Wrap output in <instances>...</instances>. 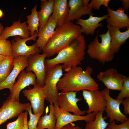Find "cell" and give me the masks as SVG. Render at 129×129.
I'll use <instances>...</instances> for the list:
<instances>
[{
    "instance_id": "34",
    "label": "cell",
    "mask_w": 129,
    "mask_h": 129,
    "mask_svg": "<svg viewBox=\"0 0 129 129\" xmlns=\"http://www.w3.org/2000/svg\"><path fill=\"white\" fill-rule=\"evenodd\" d=\"M108 126V127L105 129H129V118L125 122L118 125L116 124L115 121H113L110 123Z\"/></svg>"
},
{
    "instance_id": "5",
    "label": "cell",
    "mask_w": 129,
    "mask_h": 129,
    "mask_svg": "<svg viewBox=\"0 0 129 129\" xmlns=\"http://www.w3.org/2000/svg\"><path fill=\"white\" fill-rule=\"evenodd\" d=\"M62 65L56 64L48 70L43 87L46 96L45 100L50 104L58 103L59 92L57 84L63 74Z\"/></svg>"
},
{
    "instance_id": "13",
    "label": "cell",
    "mask_w": 129,
    "mask_h": 129,
    "mask_svg": "<svg viewBox=\"0 0 129 129\" xmlns=\"http://www.w3.org/2000/svg\"><path fill=\"white\" fill-rule=\"evenodd\" d=\"M43 87L36 83L32 88L25 89L23 91L24 96L30 101L34 114L44 112L46 96Z\"/></svg>"
},
{
    "instance_id": "17",
    "label": "cell",
    "mask_w": 129,
    "mask_h": 129,
    "mask_svg": "<svg viewBox=\"0 0 129 129\" xmlns=\"http://www.w3.org/2000/svg\"><path fill=\"white\" fill-rule=\"evenodd\" d=\"M27 64V57L25 56H20L14 58L13 68L6 79L0 83V91L8 88L11 92L16 78Z\"/></svg>"
},
{
    "instance_id": "12",
    "label": "cell",
    "mask_w": 129,
    "mask_h": 129,
    "mask_svg": "<svg viewBox=\"0 0 129 129\" xmlns=\"http://www.w3.org/2000/svg\"><path fill=\"white\" fill-rule=\"evenodd\" d=\"M101 91L107 100L104 111L106 113L107 117L109 118L110 123L116 120L117 122L123 123L127 120L129 118L120 109V105L123 99L118 100L112 98L110 95L109 90L106 87Z\"/></svg>"
},
{
    "instance_id": "22",
    "label": "cell",
    "mask_w": 129,
    "mask_h": 129,
    "mask_svg": "<svg viewBox=\"0 0 129 129\" xmlns=\"http://www.w3.org/2000/svg\"><path fill=\"white\" fill-rule=\"evenodd\" d=\"M57 25L52 15L45 26L38 32V38L36 42L37 46L42 51L49 39L52 37Z\"/></svg>"
},
{
    "instance_id": "26",
    "label": "cell",
    "mask_w": 129,
    "mask_h": 129,
    "mask_svg": "<svg viewBox=\"0 0 129 129\" xmlns=\"http://www.w3.org/2000/svg\"><path fill=\"white\" fill-rule=\"evenodd\" d=\"M37 6L35 5L31 10L30 15L27 16V29L30 32V36L33 35L35 32L38 33L39 25V19L37 11Z\"/></svg>"
},
{
    "instance_id": "33",
    "label": "cell",
    "mask_w": 129,
    "mask_h": 129,
    "mask_svg": "<svg viewBox=\"0 0 129 129\" xmlns=\"http://www.w3.org/2000/svg\"><path fill=\"white\" fill-rule=\"evenodd\" d=\"M110 1V0H92L88 5L92 9L99 10L102 5L107 8L108 7Z\"/></svg>"
},
{
    "instance_id": "36",
    "label": "cell",
    "mask_w": 129,
    "mask_h": 129,
    "mask_svg": "<svg viewBox=\"0 0 129 129\" xmlns=\"http://www.w3.org/2000/svg\"><path fill=\"white\" fill-rule=\"evenodd\" d=\"M61 129H82L81 127L75 126V124L71 123L62 127Z\"/></svg>"
},
{
    "instance_id": "29",
    "label": "cell",
    "mask_w": 129,
    "mask_h": 129,
    "mask_svg": "<svg viewBox=\"0 0 129 129\" xmlns=\"http://www.w3.org/2000/svg\"><path fill=\"white\" fill-rule=\"evenodd\" d=\"M29 115V119L27 121V124L28 129H37L38 123L40 118L43 112H40L36 114L33 113L30 104L26 108Z\"/></svg>"
},
{
    "instance_id": "32",
    "label": "cell",
    "mask_w": 129,
    "mask_h": 129,
    "mask_svg": "<svg viewBox=\"0 0 129 129\" xmlns=\"http://www.w3.org/2000/svg\"><path fill=\"white\" fill-rule=\"evenodd\" d=\"M116 99L120 100L129 97V77H125L121 89Z\"/></svg>"
},
{
    "instance_id": "23",
    "label": "cell",
    "mask_w": 129,
    "mask_h": 129,
    "mask_svg": "<svg viewBox=\"0 0 129 129\" xmlns=\"http://www.w3.org/2000/svg\"><path fill=\"white\" fill-rule=\"evenodd\" d=\"M69 7L67 0H54V6L51 15L57 26L64 24L69 11Z\"/></svg>"
},
{
    "instance_id": "24",
    "label": "cell",
    "mask_w": 129,
    "mask_h": 129,
    "mask_svg": "<svg viewBox=\"0 0 129 129\" xmlns=\"http://www.w3.org/2000/svg\"><path fill=\"white\" fill-rule=\"evenodd\" d=\"M41 9L38 11L39 19L38 32L45 26L54 9V0H41Z\"/></svg>"
},
{
    "instance_id": "18",
    "label": "cell",
    "mask_w": 129,
    "mask_h": 129,
    "mask_svg": "<svg viewBox=\"0 0 129 129\" xmlns=\"http://www.w3.org/2000/svg\"><path fill=\"white\" fill-rule=\"evenodd\" d=\"M110 38V49L114 54L119 51L121 46L124 44L129 38V27L124 32L120 31L118 27L107 24Z\"/></svg>"
},
{
    "instance_id": "25",
    "label": "cell",
    "mask_w": 129,
    "mask_h": 129,
    "mask_svg": "<svg viewBox=\"0 0 129 129\" xmlns=\"http://www.w3.org/2000/svg\"><path fill=\"white\" fill-rule=\"evenodd\" d=\"M49 113L41 117L38 120L37 129H55L56 119L55 116L53 104H50Z\"/></svg>"
},
{
    "instance_id": "31",
    "label": "cell",
    "mask_w": 129,
    "mask_h": 129,
    "mask_svg": "<svg viewBox=\"0 0 129 129\" xmlns=\"http://www.w3.org/2000/svg\"><path fill=\"white\" fill-rule=\"evenodd\" d=\"M24 112H22L18 116L15 121L8 123L6 129H23L24 124Z\"/></svg>"
},
{
    "instance_id": "30",
    "label": "cell",
    "mask_w": 129,
    "mask_h": 129,
    "mask_svg": "<svg viewBox=\"0 0 129 129\" xmlns=\"http://www.w3.org/2000/svg\"><path fill=\"white\" fill-rule=\"evenodd\" d=\"M0 54L6 56L13 57L11 41L5 39L0 35Z\"/></svg>"
},
{
    "instance_id": "20",
    "label": "cell",
    "mask_w": 129,
    "mask_h": 129,
    "mask_svg": "<svg viewBox=\"0 0 129 129\" xmlns=\"http://www.w3.org/2000/svg\"><path fill=\"white\" fill-rule=\"evenodd\" d=\"M109 16L108 14L103 16L98 17L90 15L87 19L80 18L77 20L76 24L80 26L82 33L86 35H93L95 30L98 27L102 26L103 24L100 22L106 19Z\"/></svg>"
},
{
    "instance_id": "11",
    "label": "cell",
    "mask_w": 129,
    "mask_h": 129,
    "mask_svg": "<svg viewBox=\"0 0 129 129\" xmlns=\"http://www.w3.org/2000/svg\"><path fill=\"white\" fill-rule=\"evenodd\" d=\"M77 92H61L59 93L57 105L62 110L75 115L82 116L85 114L86 111L81 110L77 103L82 100L81 98L76 97Z\"/></svg>"
},
{
    "instance_id": "14",
    "label": "cell",
    "mask_w": 129,
    "mask_h": 129,
    "mask_svg": "<svg viewBox=\"0 0 129 129\" xmlns=\"http://www.w3.org/2000/svg\"><path fill=\"white\" fill-rule=\"evenodd\" d=\"M126 77L112 68L100 72L97 74V78L108 89L120 91Z\"/></svg>"
},
{
    "instance_id": "1",
    "label": "cell",
    "mask_w": 129,
    "mask_h": 129,
    "mask_svg": "<svg viewBox=\"0 0 129 129\" xmlns=\"http://www.w3.org/2000/svg\"><path fill=\"white\" fill-rule=\"evenodd\" d=\"M93 71L90 66L85 70L78 66L72 67L60 79L57 85L58 90L62 92L99 90V85L91 76Z\"/></svg>"
},
{
    "instance_id": "37",
    "label": "cell",
    "mask_w": 129,
    "mask_h": 129,
    "mask_svg": "<svg viewBox=\"0 0 129 129\" xmlns=\"http://www.w3.org/2000/svg\"><path fill=\"white\" fill-rule=\"evenodd\" d=\"M121 2L122 8L125 11H127L129 8V0H120Z\"/></svg>"
},
{
    "instance_id": "35",
    "label": "cell",
    "mask_w": 129,
    "mask_h": 129,
    "mask_svg": "<svg viewBox=\"0 0 129 129\" xmlns=\"http://www.w3.org/2000/svg\"><path fill=\"white\" fill-rule=\"evenodd\" d=\"M121 103L122 104L124 108V113L126 114H129V97L123 99Z\"/></svg>"
},
{
    "instance_id": "16",
    "label": "cell",
    "mask_w": 129,
    "mask_h": 129,
    "mask_svg": "<svg viewBox=\"0 0 129 129\" xmlns=\"http://www.w3.org/2000/svg\"><path fill=\"white\" fill-rule=\"evenodd\" d=\"M36 82V77L32 71L26 72L24 69L20 73L17 81L13 85L9 96L12 99L19 101V96L21 91L27 86H34Z\"/></svg>"
},
{
    "instance_id": "41",
    "label": "cell",
    "mask_w": 129,
    "mask_h": 129,
    "mask_svg": "<svg viewBox=\"0 0 129 129\" xmlns=\"http://www.w3.org/2000/svg\"><path fill=\"white\" fill-rule=\"evenodd\" d=\"M4 15L3 11L0 9V18H2Z\"/></svg>"
},
{
    "instance_id": "39",
    "label": "cell",
    "mask_w": 129,
    "mask_h": 129,
    "mask_svg": "<svg viewBox=\"0 0 129 129\" xmlns=\"http://www.w3.org/2000/svg\"><path fill=\"white\" fill-rule=\"evenodd\" d=\"M4 27L2 23H0V35L2 33L4 30Z\"/></svg>"
},
{
    "instance_id": "8",
    "label": "cell",
    "mask_w": 129,
    "mask_h": 129,
    "mask_svg": "<svg viewBox=\"0 0 129 129\" xmlns=\"http://www.w3.org/2000/svg\"><path fill=\"white\" fill-rule=\"evenodd\" d=\"M30 104L29 103H21L9 96L0 108V125L8 120L18 116L25 110Z\"/></svg>"
},
{
    "instance_id": "27",
    "label": "cell",
    "mask_w": 129,
    "mask_h": 129,
    "mask_svg": "<svg viewBox=\"0 0 129 129\" xmlns=\"http://www.w3.org/2000/svg\"><path fill=\"white\" fill-rule=\"evenodd\" d=\"M13 57L6 56L0 63V83L5 81L13 67Z\"/></svg>"
},
{
    "instance_id": "40",
    "label": "cell",
    "mask_w": 129,
    "mask_h": 129,
    "mask_svg": "<svg viewBox=\"0 0 129 129\" xmlns=\"http://www.w3.org/2000/svg\"><path fill=\"white\" fill-rule=\"evenodd\" d=\"M6 56L0 54V63Z\"/></svg>"
},
{
    "instance_id": "4",
    "label": "cell",
    "mask_w": 129,
    "mask_h": 129,
    "mask_svg": "<svg viewBox=\"0 0 129 129\" xmlns=\"http://www.w3.org/2000/svg\"><path fill=\"white\" fill-rule=\"evenodd\" d=\"M101 42L98 39V31L93 41L88 46L87 53L91 58L97 60L103 64L111 61L114 54L110 49L111 38L109 31L99 35Z\"/></svg>"
},
{
    "instance_id": "7",
    "label": "cell",
    "mask_w": 129,
    "mask_h": 129,
    "mask_svg": "<svg viewBox=\"0 0 129 129\" xmlns=\"http://www.w3.org/2000/svg\"><path fill=\"white\" fill-rule=\"evenodd\" d=\"M38 35V33L35 32L34 34L28 38H22L19 36H15L11 41L14 58L20 56H25L27 58L31 55L40 53L41 51L36 42L30 46L26 44L28 41H35Z\"/></svg>"
},
{
    "instance_id": "6",
    "label": "cell",
    "mask_w": 129,
    "mask_h": 129,
    "mask_svg": "<svg viewBox=\"0 0 129 129\" xmlns=\"http://www.w3.org/2000/svg\"><path fill=\"white\" fill-rule=\"evenodd\" d=\"M47 55L46 53H37L30 55L27 58V65L25 70L26 72H33L36 77V83L43 87L44 85L46 72L45 61Z\"/></svg>"
},
{
    "instance_id": "21",
    "label": "cell",
    "mask_w": 129,
    "mask_h": 129,
    "mask_svg": "<svg viewBox=\"0 0 129 129\" xmlns=\"http://www.w3.org/2000/svg\"><path fill=\"white\" fill-rule=\"evenodd\" d=\"M27 22L21 23L20 20L14 22L12 25L5 28L1 35L7 40L11 36H19L22 38H28L30 36V32L27 29Z\"/></svg>"
},
{
    "instance_id": "38",
    "label": "cell",
    "mask_w": 129,
    "mask_h": 129,
    "mask_svg": "<svg viewBox=\"0 0 129 129\" xmlns=\"http://www.w3.org/2000/svg\"><path fill=\"white\" fill-rule=\"evenodd\" d=\"M24 124L23 129H28L27 124L28 114V113L27 111H26L24 112Z\"/></svg>"
},
{
    "instance_id": "19",
    "label": "cell",
    "mask_w": 129,
    "mask_h": 129,
    "mask_svg": "<svg viewBox=\"0 0 129 129\" xmlns=\"http://www.w3.org/2000/svg\"><path fill=\"white\" fill-rule=\"evenodd\" d=\"M109 16L106 19L107 24L119 28L129 27V18L125 13L122 7H118L116 11L109 7L107 8Z\"/></svg>"
},
{
    "instance_id": "42",
    "label": "cell",
    "mask_w": 129,
    "mask_h": 129,
    "mask_svg": "<svg viewBox=\"0 0 129 129\" xmlns=\"http://www.w3.org/2000/svg\"></svg>"
},
{
    "instance_id": "28",
    "label": "cell",
    "mask_w": 129,
    "mask_h": 129,
    "mask_svg": "<svg viewBox=\"0 0 129 129\" xmlns=\"http://www.w3.org/2000/svg\"><path fill=\"white\" fill-rule=\"evenodd\" d=\"M103 113L98 112L94 120L86 122L85 129H105L109 123L105 121L107 117H103Z\"/></svg>"
},
{
    "instance_id": "9",
    "label": "cell",
    "mask_w": 129,
    "mask_h": 129,
    "mask_svg": "<svg viewBox=\"0 0 129 129\" xmlns=\"http://www.w3.org/2000/svg\"><path fill=\"white\" fill-rule=\"evenodd\" d=\"M54 115L56 121L55 129H61L64 126L71 123L80 120L86 122L94 119L97 114L95 112L82 116L72 114L60 108L57 104H53Z\"/></svg>"
},
{
    "instance_id": "2",
    "label": "cell",
    "mask_w": 129,
    "mask_h": 129,
    "mask_svg": "<svg viewBox=\"0 0 129 129\" xmlns=\"http://www.w3.org/2000/svg\"><path fill=\"white\" fill-rule=\"evenodd\" d=\"M86 48L85 38L81 34L61 50L55 57L45 59L44 63L46 71L56 64H62V69L66 72L72 67L81 65L85 59Z\"/></svg>"
},
{
    "instance_id": "10",
    "label": "cell",
    "mask_w": 129,
    "mask_h": 129,
    "mask_svg": "<svg viewBox=\"0 0 129 129\" xmlns=\"http://www.w3.org/2000/svg\"><path fill=\"white\" fill-rule=\"evenodd\" d=\"M83 96L88 108L86 111L88 114L95 112L97 113L103 112L107 104L106 98L102 92L99 90L82 91Z\"/></svg>"
},
{
    "instance_id": "3",
    "label": "cell",
    "mask_w": 129,
    "mask_h": 129,
    "mask_svg": "<svg viewBox=\"0 0 129 129\" xmlns=\"http://www.w3.org/2000/svg\"><path fill=\"white\" fill-rule=\"evenodd\" d=\"M81 27L73 22L57 26L42 50L50 57L58 54L82 34Z\"/></svg>"
},
{
    "instance_id": "15",
    "label": "cell",
    "mask_w": 129,
    "mask_h": 129,
    "mask_svg": "<svg viewBox=\"0 0 129 129\" xmlns=\"http://www.w3.org/2000/svg\"><path fill=\"white\" fill-rule=\"evenodd\" d=\"M89 1V0H69V11L65 22L77 20L84 15L93 16L92 9L88 5Z\"/></svg>"
}]
</instances>
